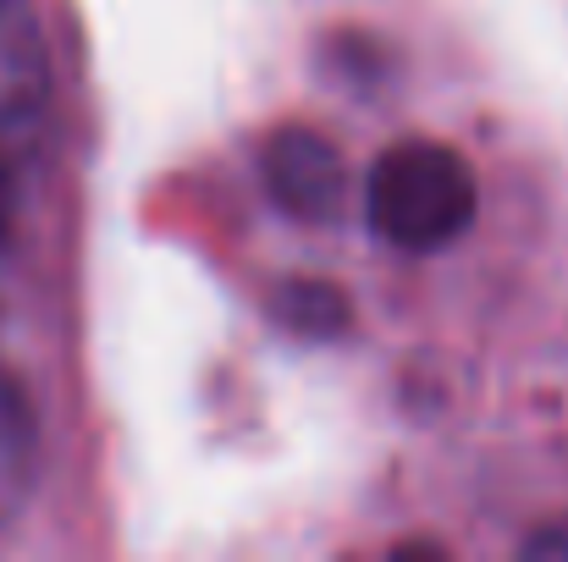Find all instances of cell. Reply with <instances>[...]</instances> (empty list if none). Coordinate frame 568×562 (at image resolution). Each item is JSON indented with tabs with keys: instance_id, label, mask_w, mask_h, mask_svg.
Returning <instances> with one entry per match:
<instances>
[{
	"instance_id": "cell-1",
	"label": "cell",
	"mask_w": 568,
	"mask_h": 562,
	"mask_svg": "<svg viewBox=\"0 0 568 562\" xmlns=\"http://www.w3.org/2000/svg\"><path fill=\"white\" fill-rule=\"evenodd\" d=\"M480 187L469 161L442 139L386 144L365 183V215L381 243L403 254H442L475 226Z\"/></svg>"
},
{
	"instance_id": "cell-2",
	"label": "cell",
	"mask_w": 568,
	"mask_h": 562,
	"mask_svg": "<svg viewBox=\"0 0 568 562\" xmlns=\"http://www.w3.org/2000/svg\"><path fill=\"white\" fill-rule=\"evenodd\" d=\"M260 172L271 198L293 215V221H332L343 210V193H348V166H343V150L315 133V127H276L265 139V155H260Z\"/></svg>"
},
{
	"instance_id": "cell-3",
	"label": "cell",
	"mask_w": 568,
	"mask_h": 562,
	"mask_svg": "<svg viewBox=\"0 0 568 562\" xmlns=\"http://www.w3.org/2000/svg\"><path fill=\"white\" fill-rule=\"evenodd\" d=\"M50 105V50L39 17L22 0H0V161L17 150Z\"/></svg>"
},
{
	"instance_id": "cell-4",
	"label": "cell",
	"mask_w": 568,
	"mask_h": 562,
	"mask_svg": "<svg viewBox=\"0 0 568 562\" xmlns=\"http://www.w3.org/2000/svg\"><path fill=\"white\" fill-rule=\"evenodd\" d=\"M28 486H33V413L17 380L0 370V530L17 519Z\"/></svg>"
},
{
	"instance_id": "cell-5",
	"label": "cell",
	"mask_w": 568,
	"mask_h": 562,
	"mask_svg": "<svg viewBox=\"0 0 568 562\" xmlns=\"http://www.w3.org/2000/svg\"><path fill=\"white\" fill-rule=\"evenodd\" d=\"M271 315H276L287 331L315 337V343H326V337L348 331V320H354L348 293H343V287H332V282H315V276L276 282V293H271Z\"/></svg>"
},
{
	"instance_id": "cell-6",
	"label": "cell",
	"mask_w": 568,
	"mask_h": 562,
	"mask_svg": "<svg viewBox=\"0 0 568 562\" xmlns=\"http://www.w3.org/2000/svg\"><path fill=\"white\" fill-rule=\"evenodd\" d=\"M525 558H552V562H568V519H558V524H547V530H536V535L525 541Z\"/></svg>"
},
{
	"instance_id": "cell-7",
	"label": "cell",
	"mask_w": 568,
	"mask_h": 562,
	"mask_svg": "<svg viewBox=\"0 0 568 562\" xmlns=\"http://www.w3.org/2000/svg\"><path fill=\"white\" fill-rule=\"evenodd\" d=\"M11 232H17V183L0 161V270H6V254H11Z\"/></svg>"
}]
</instances>
